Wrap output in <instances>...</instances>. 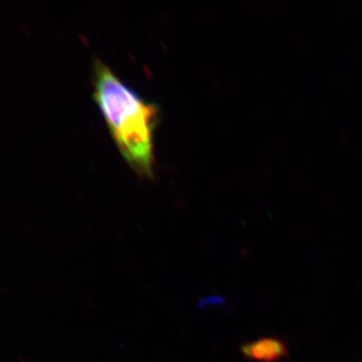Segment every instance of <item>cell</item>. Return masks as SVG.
I'll list each match as a JSON object with an SVG mask.
<instances>
[{"mask_svg": "<svg viewBox=\"0 0 362 362\" xmlns=\"http://www.w3.org/2000/svg\"><path fill=\"white\" fill-rule=\"evenodd\" d=\"M94 99L121 156L143 178L154 176V133L159 109L126 85L106 64L95 59Z\"/></svg>", "mask_w": 362, "mask_h": 362, "instance_id": "1", "label": "cell"}, {"mask_svg": "<svg viewBox=\"0 0 362 362\" xmlns=\"http://www.w3.org/2000/svg\"><path fill=\"white\" fill-rule=\"evenodd\" d=\"M240 354L254 362H281L289 356V349L280 337H261L240 346Z\"/></svg>", "mask_w": 362, "mask_h": 362, "instance_id": "2", "label": "cell"}]
</instances>
